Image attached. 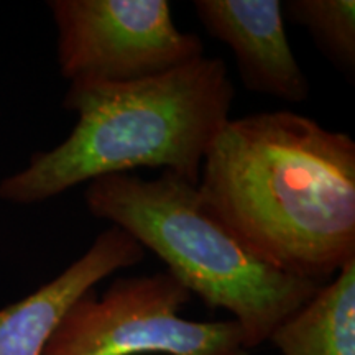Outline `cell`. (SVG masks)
Segmentation results:
<instances>
[{
  "instance_id": "277c9868",
  "label": "cell",
  "mask_w": 355,
  "mask_h": 355,
  "mask_svg": "<svg viewBox=\"0 0 355 355\" xmlns=\"http://www.w3.org/2000/svg\"><path fill=\"white\" fill-rule=\"evenodd\" d=\"M191 298L168 272L117 278L71 306L43 355H252L234 319L181 318Z\"/></svg>"
},
{
  "instance_id": "6da1fadb",
  "label": "cell",
  "mask_w": 355,
  "mask_h": 355,
  "mask_svg": "<svg viewBox=\"0 0 355 355\" xmlns=\"http://www.w3.org/2000/svg\"><path fill=\"white\" fill-rule=\"evenodd\" d=\"M198 193L279 272L322 285L355 259V141L306 115L229 119L204 157Z\"/></svg>"
},
{
  "instance_id": "52a82bcc",
  "label": "cell",
  "mask_w": 355,
  "mask_h": 355,
  "mask_svg": "<svg viewBox=\"0 0 355 355\" xmlns=\"http://www.w3.org/2000/svg\"><path fill=\"white\" fill-rule=\"evenodd\" d=\"M145 252L130 234L110 225L63 273L0 309V355H43L71 306L114 272L140 263Z\"/></svg>"
},
{
  "instance_id": "3957f363",
  "label": "cell",
  "mask_w": 355,
  "mask_h": 355,
  "mask_svg": "<svg viewBox=\"0 0 355 355\" xmlns=\"http://www.w3.org/2000/svg\"><path fill=\"white\" fill-rule=\"evenodd\" d=\"M84 201L101 220L152 250L178 282L241 326L248 350L259 347L322 285L283 273L247 250L207 211L198 186L163 171L157 180L123 173L87 183Z\"/></svg>"
},
{
  "instance_id": "7a4b0ae2",
  "label": "cell",
  "mask_w": 355,
  "mask_h": 355,
  "mask_svg": "<svg viewBox=\"0 0 355 355\" xmlns=\"http://www.w3.org/2000/svg\"><path fill=\"white\" fill-rule=\"evenodd\" d=\"M235 91L220 58H199L130 83H69L63 107L78 114L66 139L0 181V199L38 204L97 178L162 168L198 186Z\"/></svg>"
},
{
  "instance_id": "9c48e42d",
  "label": "cell",
  "mask_w": 355,
  "mask_h": 355,
  "mask_svg": "<svg viewBox=\"0 0 355 355\" xmlns=\"http://www.w3.org/2000/svg\"><path fill=\"white\" fill-rule=\"evenodd\" d=\"M291 21L304 26L318 48L344 73L355 68L354 0H290L283 6Z\"/></svg>"
},
{
  "instance_id": "8992f818",
  "label": "cell",
  "mask_w": 355,
  "mask_h": 355,
  "mask_svg": "<svg viewBox=\"0 0 355 355\" xmlns=\"http://www.w3.org/2000/svg\"><path fill=\"white\" fill-rule=\"evenodd\" d=\"M206 32L234 51L248 91L304 102L309 83L288 42L279 0H196Z\"/></svg>"
},
{
  "instance_id": "ba28073f",
  "label": "cell",
  "mask_w": 355,
  "mask_h": 355,
  "mask_svg": "<svg viewBox=\"0 0 355 355\" xmlns=\"http://www.w3.org/2000/svg\"><path fill=\"white\" fill-rule=\"evenodd\" d=\"M268 340L282 355H355V259Z\"/></svg>"
},
{
  "instance_id": "5b68a950",
  "label": "cell",
  "mask_w": 355,
  "mask_h": 355,
  "mask_svg": "<svg viewBox=\"0 0 355 355\" xmlns=\"http://www.w3.org/2000/svg\"><path fill=\"white\" fill-rule=\"evenodd\" d=\"M61 76L130 83L204 56L201 38L175 25L168 0H51Z\"/></svg>"
}]
</instances>
